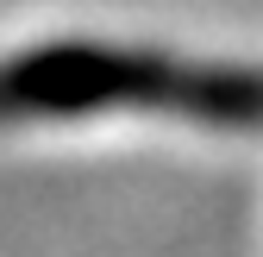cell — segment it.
<instances>
[{"label":"cell","instance_id":"6da1fadb","mask_svg":"<svg viewBox=\"0 0 263 257\" xmlns=\"http://www.w3.org/2000/svg\"><path fill=\"white\" fill-rule=\"evenodd\" d=\"M188 76L113 44H38L0 63V119H63L138 101H182Z\"/></svg>","mask_w":263,"mask_h":257}]
</instances>
